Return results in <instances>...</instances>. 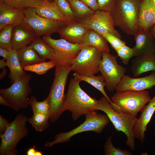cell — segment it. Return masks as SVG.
I'll use <instances>...</instances> for the list:
<instances>
[{
	"mask_svg": "<svg viewBox=\"0 0 155 155\" xmlns=\"http://www.w3.org/2000/svg\"><path fill=\"white\" fill-rule=\"evenodd\" d=\"M45 2H47L53 1V0H44Z\"/></svg>",
	"mask_w": 155,
	"mask_h": 155,
	"instance_id": "obj_47",
	"label": "cell"
},
{
	"mask_svg": "<svg viewBox=\"0 0 155 155\" xmlns=\"http://www.w3.org/2000/svg\"><path fill=\"white\" fill-rule=\"evenodd\" d=\"M149 92L146 90H127L116 92L111 100L112 108L116 111L136 116L151 99Z\"/></svg>",
	"mask_w": 155,
	"mask_h": 155,
	"instance_id": "obj_5",
	"label": "cell"
},
{
	"mask_svg": "<svg viewBox=\"0 0 155 155\" xmlns=\"http://www.w3.org/2000/svg\"><path fill=\"white\" fill-rule=\"evenodd\" d=\"M54 78L49 94L47 97L49 106V121L54 123L65 111V89L67 77L71 71V64L57 63Z\"/></svg>",
	"mask_w": 155,
	"mask_h": 155,
	"instance_id": "obj_1",
	"label": "cell"
},
{
	"mask_svg": "<svg viewBox=\"0 0 155 155\" xmlns=\"http://www.w3.org/2000/svg\"><path fill=\"white\" fill-rule=\"evenodd\" d=\"M134 36L135 44L132 48L135 57L154 54L155 40L150 30H138Z\"/></svg>",
	"mask_w": 155,
	"mask_h": 155,
	"instance_id": "obj_18",
	"label": "cell"
},
{
	"mask_svg": "<svg viewBox=\"0 0 155 155\" xmlns=\"http://www.w3.org/2000/svg\"><path fill=\"white\" fill-rule=\"evenodd\" d=\"M36 36L32 28L25 22L15 25L12 30L11 40L13 49L18 51L30 44Z\"/></svg>",
	"mask_w": 155,
	"mask_h": 155,
	"instance_id": "obj_16",
	"label": "cell"
},
{
	"mask_svg": "<svg viewBox=\"0 0 155 155\" xmlns=\"http://www.w3.org/2000/svg\"><path fill=\"white\" fill-rule=\"evenodd\" d=\"M6 60L5 59L3 58L0 60V68L2 69L7 66L6 62L5 61Z\"/></svg>",
	"mask_w": 155,
	"mask_h": 155,
	"instance_id": "obj_44",
	"label": "cell"
},
{
	"mask_svg": "<svg viewBox=\"0 0 155 155\" xmlns=\"http://www.w3.org/2000/svg\"><path fill=\"white\" fill-rule=\"evenodd\" d=\"M56 65V63L54 61L50 60L48 62L44 61L26 66L23 68L25 71H30L38 75H42L55 67Z\"/></svg>",
	"mask_w": 155,
	"mask_h": 155,
	"instance_id": "obj_31",
	"label": "cell"
},
{
	"mask_svg": "<svg viewBox=\"0 0 155 155\" xmlns=\"http://www.w3.org/2000/svg\"><path fill=\"white\" fill-rule=\"evenodd\" d=\"M99 10L111 12L117 0H97Z\"/></svg>",
	"mask_w": 155,
	"mask_h": 155,
	"instance_id": "obj_38",
	"label": "cell"
},
{
	"mask_svg": "<svg viewBox=\"0 0 155 155\" xmlns=\"http://www.w3.org/2000/svg\"><path fill=\"white\" fill-rule=\"evenodd\" d=\"M18 52L19 61L23 67L46 61V60L40 57L30 44L21 48Z\"/></svg>",
	"mask_w": 155,
	"mask_h": 155,
	"instance_id": "obj_26",
	"label": "cell"
},
{
	"mask_svg": "<svg viewBox=\"0 0 155 155\" xmlns=\"http://www.w3.org/2000/svg\"><path fill=\"white\" fill-rule=\"evenodd\" d=\"M49 114L36 113H33L32 117L28 119V121L36 131L41 132L47 129L49 125Z\"/></svg>",
	"mask_w": 155,
	"mask_h": 155,
	"instance_id": "obj_29",
	"label": "cell"
},
{
	"mask_svg": "<svg viewBox=\"0 0 155 155\" xmlns=\"http://www.w3.org/2000/svg\"><path fill=\"white\" fill-rule=\"evenodd\" d=\"M155 112V96L151 98L141 112V115L137 118L132 128L134 137L142 143L144 142L147 125Z\"/></svg>",
	"mask_w": 155,
	"mask_h": 155,
	"instance_id": "obj_15",
	"label": "cell"
},
{
	"mask_svg": "<svg viewBox=\"0 0 155 155\" xmlns=\"http://www.w3.org/2000/svg\"><path fill=\"white\" fill-rule=\"evenodd\" d=\"M0 104L1 105L8 107L14 110V108L11 103L1 94Z\"/></svg>",
	"mask_w": 155,
	"mask_h": 155,
	"instance_id": "obj_41",
	"label": "cell"
},
{
	"mask_svg": "<svg viewBox=\"0 0 155 155\" xmlns=\"http://www.w3.org/2000/svg\"><path fill=\"white\" fill-rule=\"evenodd\" d=\"M124 65L128 64L130 59L135 56L134 50L126 45L121 47L115 51Z\"/></svg>",
	"mask_w": 155,
	"mask_h": 155,
	"instance_id": "obj_36",
	"label": "cell"
},
{
	"mask_svg": "<svg viewBox=\"0 0 155 155\" xmlns=\"http://www.w3.org/2000/svg\"><path fill=\"white\" fill-rule=\"evenodd\" d=\"M31 76L30 74H27L9 87L0 89V94L11 103L15 111L26 108L29 105L28 96L32 92L29 83Z\"/></svg>",
	"mask_w": 155,
	"mask_h": 155,
	"instance_id": "obj_9",
	"label": "cell"
},
{
	"mask_svg": "<svg viewBox=\"0 0 155 155\" xmlns=\"http://www.w3.org/2000/svg\"><path fill=\"white\" fill-rule=\"evenodd\" d=\"M96 111L86 113L85 121L80 125L68 132L57 134L54 140L46 142L44 146L51 147L58 143L68 142L74 135L85 131H92L101 133L110 120L106 115L98 113Z\"/></svg>",
	"mask_w": 155,
	"mask_h": 155,
	"instance_id": "obj_7",
	"label": "cell"
},
{
	"mask_svg": "<svg viewBox=\"0 0 155 155\" xmlns=\"http://www.w3.org/2000/svg\"><path fill=\"white\" fill-rule=\"evenodd\" d=\"M115 51L126 45V43L119 37L111 34L106 33L102 34Z\"/></svg>",
	"mask_w": 155,
	"mask_h": 155,
	"instance_id": "obj_37",
	"label": "cell"
},
{
	"mask_svg": "<svg viewBox=\"0 0 155 155\" xmlns=\"http://www.w3.org/2000/svg\"><path fill=\"white\" fill-rule=\"evenodd\" d=\"M102 52L90 46H82L77 57L71 60V71L81 75L94 74L99 71Z\"/></svg>",
	"mask_w": 155,
	"mask_h": 155,
	"instance_id": "obj_8",
	"label": "cell"
},
{
	"mask_svg": "<svg viewBox=\"0 0 155 155\" xmlns=\"http://www.w3.org/2000/svg\"><path fill=\"white\" fill-rule=\"evenodd\" d=\"M95 109L103 111L106 114L116 130L123 132L126 135L127 140L125 145L132 150H134L135 138L133 134L132 128L137 119L136 117L116 111L104 96L98 100Z\"/></svg>",
	"mask_w": 155,
	"mask_h": 155,
	"instance_id": "obj_4",
	"label": "cell"
},
{
	"mask_svg": "<svg viewBox=\"0 0 155 155\" xmlns=\"http://www.w3.org/2000/svg\"><path fill=\"white\" fill-rule=\"evenodd\" d=\"M68 2H69V1H70L71 0H67Z\"/></svg>",
	"mask_w": 155,
	"mask_h": 155,
	"instance_id": "obj_50",
	"label": "cell"
},
{
	"mask_svg": "<svg viewBox=\"0 0 155 155\" xmlns=\"http://www.w3.org/2000/svg\"><path fill=\"white\" fill-rule=\"evenodd\" d=\"M9 53V50L7 49L0 47V55L6 60L7 59Z\"/></svg>",
	"mask_w": 155,
	"mask_h": 155,
	"instance_id": "obj_42",
	"label": "cell"
},
{
	"mask_svg": "<svg viewBox=\"0 0 155 155\" xmlns=\"http://www.w3.org/2000/svg\"><path fill=\"white\" fill-rule=\"evenodd\" d=\"M24 22L32 28L36 36H51L58 32L67 24L64 22L48 19L38 15L35 7L24 9Z\"/></svg>",
	"mask_w": 155,
	"mask_h": 155,
	"instance_id": "obj_10",
	"label": "cell"
},
{
	"mask_svg": "<svg viewBox=\"0 0 155 155\" xmlns=\"http://www.w3.org/2000/svg\"><path fill=\"white\" fill-rule=\"evenodd\" d=\"M142 0H117L111 11L115 26L135 36L138 30V15Z\"/></svg>",
	"mask_w": 155,
	"mask_h": 155,
	"instance_id": "obj_2",
	"label": "cell"
},
{
	"mask_svg": "<svg viewBox=\"0 0 155 155\" xmlns=\"http://www.w3.org/2000/svg\"><path fill=\"white\" fill-rule=\"evenodd\" d=\"M152 1L154 5L155 6V0H152Z\"/></svg>",
	"mask_w": 155,
	"mask_h": 155,
	"instance_id": "obj_48",
	"label": "cell"
},
{
	"mask_svg": "<svg viewBox=\"0 0 155 155\" xmlns=\"http://www.w3.org/2000/svg\"><path fill=\"white\" fill-rule=\"evenodd\" d=\"M111 135L107 139L104 145V153L106 155H132L129 151L122 150L120 148H117L114 146L112 142Z\"/></svg>",
	"mask_w": 155,
	"mask_h": 155,
	"instance_id": "obj_35",
	"label": "cell"
},
{
	"mask_svg": "<svg viewBox=\"0 0 155 155\" xmlns=\"http://www.w3.org/2000/svg\"><path fill=\"white\" fill-rule=\"evenodd\" d=\"M7 5L17 8L24 9L43 5L44 0H0Z\"/></svg>",
	"mask_w": 155,
	"mask_h": 155,
	"instance_id": "obj_30",
	"label": "cell"
},
{
	"mask_svg": "<svg viewBox=\"0 0 155 155\" xmlns=\"http://www.w3.org/2000/svg\"><path fill=\"white\" fill-rule=\"evenodd\" d=\"M81 44L94 47L102 52L110 51L108 42L102 34L90 29L84 35Z\"/></svg>",
	"mask_w": 155,
	"mask_h": 155,
	"instance_id": "obj_23",
	"label": "cell"
},
{
	"mask_svg": "<svg viewBox=\"0 0 155 155\" xmlns=\"http://www.w3.org/2000/svg\"><path fill=\"white\" fill-rule=\"evenodd\" d=\"M36 13L44 18L62 21L67 24L71 22L61 13L55 3L45 2L42 5L35 7Z\"/></svg>",
	"mask_w": 155,
	"mask_h": 155,
	"instance_id": "obj_21",
	"label": "cell"
},
{
	"mask_svg": "<svg viewBox=\"0 0 155 155\" xmlns=\"http://www.w3.org/2000/svg\"><path fill=\"white\" fill-rule=\"evenodd\" d=\"M69 2L76 20L87 18L94 13V11L80 0H71Z\"/></svg>",
	"mask_w": 155,
	"mask_h": 155,
	"instance_id": "obj_28",
	"label": "cell"
},
{
	"mask_svg": "<svg viewBox=\"0 0 155 155\" xmlns=\"http://www.w3.org/2000/svg\"><path fill=\"white\" fill-rule=\"evenodd\" d=\"M37 151L35 149V146L28 149L26 152L27 155H36Z\"/></svg>",
	"mask_w": 155,
	"mask_h": 155,
	"instance_id": "obj_43",
	"label": "cell"
},
{
	"mask_svg": "<svg viewBox=\"0 0 155 155\" xmlns=\"http://www.w3.org/2000/svg\"><path fill=\"white\" fill-rule=\"evenodd\" d=\"M2 71L0 74V79H1L6 74L7 71L5 67L2 68Z\"/></svg>",
	"mask_w": 155,
	"mask_h": 155,
	"instance_id": "obj_46",
	"label": "cell"
},
{
	"mask_svg": "<svg viewBox=\"0 0 155 155\" xmlns=\"http://www.w3.org/2000/svg\"><path fill=\"white\" fill-rule=\"evenodd\" d=\"M28 118L22 113L19 114L9 123L4 133L0 135V155H16V146L19 142L28 134L26 125Z\"/></svg>",
	"mask_w": 155,
	"mask_h": 155,
	"instance_id": "obj_6",
	"label": "cell"
},
{
	"mask_svg": "<svg viewBox=\"0 0 155 155\" xmlns=\"http://www.w3.org/2000/svg\"><path fill=\"white\" fill-rule=\"evenodd\" d=\"M14 25L6 26L0 30V47L8 50L13 49L12 43V30Z\"/></svg>",
	"mask_w": 155,
	"mask_h": 155,
	"instance_id": "obj_32",
	"label": "cell"
},
{
	"mask_svg": "<svg viewBox=\"0 0 155 155\" xmlns=\"http://www.w3.org/2000/svg\"><path fill=\"white\" fill-rule=\"evenodd\" d=\"M40 37L36 36L30 44L40 58L53 60L56 62L57 55L55 51Z\"/></svg>",
	"mask_w": 155,
	"mask_h": 155,
	"instance_id": "obj_25",
	"label": "cell"
},
{
	"mask_svg": "<svg viewBox=\"0 0 155 155\" xmlns=\"http://www.w3.org/2000/svg\"><path fill=\"white\" fill-rule=\"evenodd\" d=\"M155 24V6L152 0H142L138 15V30H150Z\"/></svg>",
	"mask_w": 155,
	"mask_h": 155,
	"instance_id": "obj_20",
	"label": "cell"
},
{
	"mask_svg": "<svg viewBox=\"0 0 155 155\" xmlns=\"http://www.w3.org/2000/svg\"><path fill=\"white\" fill-rule=\"evenodd\" d=\"M81 81L74 78L70 80L64 103L65 111L71 112L73 120L88 112L96 110L98 100L87 94L80 87Z\"/></svg>",
	"mask_w": 155,
	"mask_h": 155,
	"instance_id": "obj_3",
	"label": "cell"
},
{
	"mask_svg": "<svg viewBox=\"0 0 155 155\" xmlns=\"http://www.w3.org/2000/svg\"><path fill=\"white\" fill-rule=\"evenodd\" d=\"M42 39L55 51L57 60L56 64H70L80 51L81 44H73L61 38L55 39L51 36H44Z\"/></svg>",
	"mask_w": 155,
	"mask_h": 155,
	"instance_id": "obj_12",
	"label": "cell"
},
{
	"mask_svg": "<svg viewBox=\"0 0 155 155\" xmlns=\"http://www.w3.org/2000/svg\"><path fill=\"white\" fill-rule=\"evenodd\" d=\"M150 31L155 40V24L150 28Z\"/></svg>",
	"mask_w": 155,
	"mask_h": 155,
	"instance_id": "obj_45",
	"label": "cell"
},
{
	"mask_svg": "<svg viewBox=\"0 0 155 155\" xmlns=\"http://www.w3.org/2000/svg\"><path fill=\"white\" fill-rule=\"evenodd\" d=\"M74 78L81 81H84L89 84L100 92L109 101L111 104L113 103L111 99L106 93L104 87L106 84L104 79L102 75L96 76L94 74L81 75L74 73L73 74Z\"/></svg>",
	"mask_w": 155,
	"mask_h": 155,
	"instance_id": "obj_27",
	"label": "cell"
},
{
	"mask_svg": "<svg viewBox=\"0 0 155 155\" xmlns=\"http://www.w3.org/2000/svg\"><path fill=\"white\" fill-rule=\"evenodd\" d=\"M154 59L155 61V52L154 53Z\"/></svg>",
	"mask_w": 155,
	"mask_h": 155,
	"instance_id": "obj_49",
	"label": "cell"
},
{
	"mask_svg": "<svg viewBox=\"0 0 155 155\" xmlns=\"http://www.w3.org/2000/svg\"><path fill=\"white\" fill-rule=\"evenodd\" d=\"M24 9L10 7L0 1V30L6 26L24 22Z\"/></svg>",
	"mask_w": 155,
	"mask_h": 155,
	"instance_id": "obj_19",
	"label": "cell"
},
{
	"mask_svg": "<svg viewBox=\"0 0 155 155\" xmlns=\"http://www.w3.org/2000/svg\"><path fill=\"white\" fill-rule=\"evenodd\" d=\"M76 21L87 25L90 29L101 34L109 33L120 38L121 37L115 28L111 12L98 9L91 16Z\"/></svg>",
	"mask_w": 155,
	"mask_h": 155,
	"instance_id": "obj_13",
	"label": "cell"
},
{
	"mask_svg": "<svg viewBox=\"0 0 155 155\" xmlns=\"http://www.w3.org/2000/svg\"><path fill=\"white\" fill-rule=\"evenodd\" d=\"M90 29L87 25L74 21L67 24L58 32L61 38L73 44H81L83 37Z\"/></svg>",
	"mask_w": 155,
	"mask_h": 155,
	"instance_id": "obj_17",
	"label": "cell"
},
{
	"mask_svg": "<svg viewBox=\"0 0 155 155\" xmlns=\"http://www.w3.org/2000/svg\"><path fill=\"white\" fill-rule=\"evenodd\" d=\"M117 57L109 52H102L99 63V71L104 79L106 89L110 92L115 90L126 72V68L118 63Z\"/></svg>",
	"mask_w": 155,
	"mask_h": 155,
	"instance_id": "obj_11",
	"label": "cell"
},
{
	"mask_svg": "<svg viewBox=\"0 0 155 155\" xmlns=\"http://www.w3.org/2000/svg\"><path fill=\"white\" fill-rule=\"evenodd\" d=\"M94 11L99 9L97 0H80Z\"/></svg>",
	"mask_w": 155,
	"mask_h": 155,
	"instance_id": "obj_39",
	"label": "cell"
},
{
	"mask_svg": "<svg viewBox=\"0 0 155 155\" xmlns=\"http://www.w3.org/2000/svg\"><path fill=\"white\" fill-rule=\"evenodd\" d=\"M29 104L33 113H41L49 114V106L47 97L44 100L39 102L35 97L32 96L29 100Z\"/></svg>",
	"mask_w": 155,
	"mask_h": 155,
	"instance_id": "obj_33",
	"label": "cell"
},
{
	"mask_svg": "<svg viewBox=\"0 0 155 155\" xmlns=\"http://www.w3.org/2000/svg\"><path fill=\"white\" fill-rule=\"evenodd\" d=\"M8 121L0 115V134L3 133L9 125Z\"/></svg>",
	"mask_w": 155,
	"mask_h": 155,
	"instance_id": "obj_40",
	"label": "cell"
},
{
	"mask_svg": "<svg viewBox=\"0 0 155 155\" xmlns=\"http://www.w3.org/2000/svg\"><path fill=\"white\" fill-rule=\"evenodd\" d=\"M154 54L136 57L132 61L131 69L134 77L150 71H155Z\"/></svg>",
	"mask_w": 155,
	"mask_h": 155,
	"instance_id": "obj_22",
	"label": "cell"
},
{
	"mask_svg": "<svg viewBox=\"0 0 155 155\" xmlns=\"http://www.w3.org/2000/svg\"><path fill=\"white\" fill-rule=\"evenodd\" d=\"M6 60L7 66L10 71L9 78L11 83L27 74L19 61L18 51L13 49L9 50Z\"/></svg>",
	"mask_w": 155,
	"mask_h": 155,
	"instance_id": "obj_24",
	"label": "cell"
},
{
	"mask_svg": "<svg viewBox=\"0 0 155 155\" xmlns=\"http://www.w3.org/2000/svg\"><path fill=\"white\" fill-rule=\"evenodd\" d=\"M62 13L71 22L76 19L69 2L67 0H53Z\"/></svg>",
	"mask_w": 155,
	"mask_h": 155,
	"instance_id": "obj_34",
	"label": "cell"
},
{
	"mask_svg": "<svg viewBox=\"0 0 155 155\" xmlns=\"http://www.w3.org/2000/svg\"><path fill=\"white\" fill-rule=\"evenodd\" d=\"M155 86V71L141 78H131L124 75L115 90L116 92L127 90L140 91L152 88Z\"/></svg>",
	"mask_w": 155,
	"mask_h": 155,
	"instance_id": "obj_14",
	"label": "cell"
}]
</instances>
